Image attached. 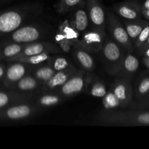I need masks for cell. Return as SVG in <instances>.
I'll return each mask as SVG.
<instances>
[{"mask_svg": "<svg viewBox=\"0 0 149 149\" xmlns=\"http://www.w3.org/2000/svg\"><path fill=\"white\" fill-rule=\"evenodd\" d=\"M99 1H100V0H99Z\"/></svg>", "mask_w": 149, "mask_h": 149, "instance_id": "ab89813d", "label": "cell"}, {"mask_svg": "<svg viewBox=\"0 0 149 149\" xmlns=\"http://www.w3.org/2000/svg\"><path fill=\"white\" fill-rule=\"evenodd\" d=\"M77 70L73 67L63 71H57L49 81L41 85L39 91L41 93H55L71 76L77 72Z\"/></svg>", "mask_w": 149, "mask_h": 149, "instance_id": "9a60e30c", "label": "cell"}, {"mask_svg": "<svg viewBox=\"0 0 149 149\" xmlns=\"http://www.w3.org/2000/svg\"><path fill=\"white\" fill-rule=\"evenodd\" d=\"M80 33L73 27L69 20H65L58 27L55 36V40L61 50L69 52L75 46L80 38Z\"/></svg>", "mask_w": 149, "mask_h": 149, "instance_id": "ba28073f", "label": "cell"}, {"mask_svg": "<svg viewBox=\"0 0 149 149\" xmlns=\"http://www.w3.org/2000/svg\"><path fill=\"white\" fill-rule=\"evenodd\" d=\"M106 30L91 28L80 35L75 46L79 47L90 53H98L104 43Z\"/></svg>", "mask_w": 149, "mask_h": 149, "instance_id": "52a82bcc", "label": "cell"}, {"mask_svg": "<svg viewBox=\"0 0 149 149\" xmlns=\"http://www.w3.org/2000/svg\"><path fill=\"white\" fill-rule=\"evenodd\" d=\"M27 44L9 42L8 44L0 45V60H5L15 57L23 51Z\"/></svg>", "mask_w": 149, "mask_h": 149, "instance_id": "cb8c5ba5", "label": "cell"}, {"mask_svg": "<svg viewBox=\"0 0 149 149\" xmlns=\"http://www.w3.org/2000/svg\"><path fill=\"white\" fill-rule=\"evenodd\" d=\"M142 15L144 18H146V20H149V9L142 10Z\"/></svg>", "mask_w": 149, "mask_h": 149, "instance_id": "d590c367", "label": "cell"}, {"mask_svg": "<svg viewBox=\"0 0 149 149\" xmlns=\"http://www.w3.org/2000/svg\"><path fill=\"white\" fill-rule=\"evenodd\" d=\"M142 62L143 63L146 65V67L148 69H149V57L143 56Z\"/></svg>", "mask_w": 149, "mask_h": 149, "instance_id": "e575fe53", "label": "cell"}, {"mask_svg": "<svg viewBox=\"0 0 149 149\" xmlns=\"http://www.w3.org/2000/svg\"><path fill=\"white\" fill-rule=\"evenodd\" d=\"M142 56H146V57H149V48L147 49L146 50L144 51V52L143 53Z\"/></svg>", "mask_w": 149, "mask_h": 149, "instance_id": "f35d334b", "label": "cell"}, {"mask_svg": "<svg viewBox=\"0 0 149 149\" xmlns=\"http://www.w3.org/2000/svg\"><path fill=\"white\" fill-rule=\"evenodd\" d=\"M148 48H149V36H148V39H147V40L146 41L145 43H144L143 45L142 46L139 48V49H136V50L138 51V54L142 56V55H143V53L144 52V51L146 50V49H148Z\"/></svg>", "mask_w": 149, "mask_h": 149, "instance_id": "1f68e13d", "label": "cell"}, {"mask_svg": "<svg viewBox=\"0 0 149 149\" xmlns=\"http://www.w3.org/2000/svg\"><path fill=\"white\" fill-rule=\"evenodd\" d=\"M64 99L58 93H44L36 97L34 103L40 109H45L59 105L63 101Z\"/></svg>", "mask_w": 149, "mask_h": 149, "instance_id": "7402d4cb", "label": "cell"}, {"mask_svg": "<svg viewBox=\"0 0 149 149\" xmlns=\"http://www.w3.org/2000/svg\"><path fill=\"white\" fill-rule=\"evenodd\" d=\"M89 85L90 86V90H89L90 94L93 97L103 98L107 93V90H106L104 83L99 80L98 79L91 80Z\"/></svg>", "mask_w": 149, "mask_h": 149, "instance_id": "f1b7e54d", "label": "cell"}, {"mask_svg": "<svg viewBox=\"0 0 149 149\" xmlns=\"http://www.w3.org/2000/svg\"><path fill=\"white\" fill-rule=\"evenodd\" d=\"M149 106V92L147 95V96L146 97L145 100H143V102L142 103V104L141 105L140 108H146V107H148Z\"/></svg>", "mask_w": 149, "mask_h": 149, "instance_id": "d6a6232c", "label": "cell"}, {"mask_svg": "<svg viewBox=\"0 0 149 149\" xmlns=\"http://www.w3.org/2000/svg\"><path fill=\"white\" fill-rule=\"evenodd\" d=\"M106 27L109 31L111 38L116 44L122 47L127 52L133 53L135 48L128 36L123 23L111 10H109L106 13Z\"/></svg>", "mask_w": 149, "mask_h": 149, "instance_id": "277c9868", "label": "cell"}, {"mask_svg": "<svg viewBox=\"0 0 149 149\" xmlns=\"http://www.w3.org/2000/svg\"><path fill=\"white\" fill-rule=\"evenodd\" d=\"M40 109L39 106L31 102L18 103L0 110V120H23L36 115L40 111Z\"/></svg>", "mask_w": 149, "mask_h": 149, "instance_id": "5b68a950", "label": "cell"}, {"mask_svg": "<svg viewBox=\"0 0 149 149\" xmlns=\"http://www.w3.org/2000/svg\"><path fill=\"white\" fill-rule=\"evenodd\" d=\"M85 2L86 0H58L55 7L59 13H65L82 6Z\"/></svg>", "mask_w": 149, "mask_h": 149, "instance_id": "4316f807", "label": "cell"}, {"mask_svg": "<svg viewBox=\"0 0 149 149\" xmlns=\"http://www.w3.org/2000/svg\"><path fill=\"white\" fill-rule=\"evenodd\" d=\"M41 85L42 84L33 75L27 74L19 80L11 90L20 93H32L35 90H39Z\"/></svg>", "mask_w": 149, "mask_h": 149, "instance_id": "44dd1931", "label": "cell"}, {"mask_svg": "<svg viewBox=\"0 0 149 149\" xmlns=\"http://www.w3.org/2000/svg\"><path fill=\"white\" fill-rule=\"evenodd\" d=\"M43 35V32L35 26H26L19 27L11 32L8 37L9 42L21 44H29L39 40Z\"/></svg>", "mask_w": 149, "mask_h": 149, "instance_id": "7c38bea8", "label": "cell"}, {"mask_svg": "<svg viewBox=\"0 0 149 149\" xmlns=\"http://www.w3.org/2000/svg\"><path fill=\"white\" fill-rule=\"evenodd\" d=\"M140 68V61L132 52H126L118 77L132 79Z\"/></svg>", "mask_w": 149, "mask_h": 149, "instance_id": "ac0fdd59", "label": "cell"}, {"mask_svg": "<svg viewBox=\"0 0 149 149\" xmlns=\"http://www.w3.org/2000/svg\"><path fill=\"white\" fill-rule=\"evenodd\" d=\"M61 52H62V50L57 44L47 42H34L27 44L23 51L19 53L17 56L7 59L6 61L8 62L10 60L14 59V58H23V57L30 56V55H36L42 53H47L51 55V54L60 53Z\"/></svg>", "mask_w": 149, "mask_h": 149, "instance_id": "5bb4252c", "label": "cell"}, {"mask_svg": "<svg viewBox=\"0 0 149 149\" xmlns=\"http://www.w3.org/2000/svg\"><path fill=\"white\" fill-rule=\"evenodd\" d=\"M113 11L124 20H137L143 17L142 4L138 0H126L117 3L113 6Z\"/></svg>", "mask_w": 149, "mask_h": 149, "instance_id": "4fadbf2b", "label": "cell"}, {"mask_svg": "<svg viewBox=\"0 0 149 149\" xmlns=\"http://www.w3.org/2000/svg\"><path fill=\"white\" fill-rule=\"evenodd\" d=\"M11 1H13V0H0V5H1V4H7V3H9Z\"/></svg>", "mask_w": 149, "mask_h": 149, "instance_id": "74e56055", "label": "cell"}, {"mask_svg": "<svg viewBox=\"0 0 149 149\" xmlns=\"http://www.w3.org/2000/svg\"><path fill=\"white\" fill-rule=\"evenodd\" d=\"M149 9V0H145L142 3V10H148Z\"/></svg>", "mask_w": 149, "mask_h": 149, "instance_id": "8d00e7d4", "label": "cell"}, {"mask_svg": "<svg viewBox=\"0 0 149 149\" xmlns=\"http://www.w3.org/2000/svg\"><path fill=\"white\" fill-rule=\"evenodd\" d=\"M6 68L4 64H0V80L2 79L5 74Z\"/></svg>", "mask_w": 149, "mask_h": 149, "instance_id": "836d02e7", "label": "cell"}, {"mask_svg": "<svg viewBox=\"0 0 149 149\" xmlns=\"http://www.w3.org/2000/svg\"><path fill=\"white\" fill-rule=\"evenodd\" d=\"M133 90V98L135 99V103L140 108L141 105L145 100L149 92V69L144 71L137 78L135 82Z\"/></svg>", "mask_w": 149, "mask_h": 149, "instance_id": "e0dca14e", "label": "cell"}, {"mask_svg": "<svg viewBox=\"0 0 149 149\" xmlns=\"http://www.w3.org/2000/svg\"><path fill=\"white\" fill-rule=\"evenodd\" d=\"M71 26L81 34L85 31L89 26V17L87 10L79 7L74 11L69 20Z\"/></svg>", "mask_w": 149, "mask_h": 149, "instance_id": "ffe728a7", "label": "cell"}, {"mask_svg": "<svg viewBox=\"0 0 149 149\" xmlns=\"http://www.w3.org/2000/svg\"><path fill=\"white\" fill-rule=\"evenodd\" d=\"M55 72L56 71L47 63L45 65H41V66L36 68L33 71L32 75L42 84L49 81L53 77Z\"/></svg>", "mask_w": 149, "mask_h": 149, "instance_id": "d4e9b609", "label": "cell"}, {"mask_svg": "<svg viewBox=\"0 0 149 149\" xmlns=\"http://www.w3.org/2000/svg\"><path fill=\"white\" fill-rule=\"evenodd\" d=\"M87 13L91 27L106 30V14L99 0H86Z\"/></svg>", "mask_w": 149, "mask_h": 149, "instance_id": "8fae6325", "label": "cell"}, {"mask_svg": "<svg viewBox=\"0 0 149 149\" xmlns=\"http://www.w3.org/2000/svg\"><path fill=\"white\" fill-rule=\"evenodd\" d=\"M33 97V93H20L13 90L0 91V110L18 103L31 102Z\"/></svg>", "mask_w": 149, "mask_h": 149, "instance_id": "2e32d148", "label": "cell"}, {"mask_svg": "<svg viewBox=\"0 0 149 149\" xmlns=\"http://www.w3.org/2000/svg\"><path fill=\"white\" fill-rule=\"evenodd\" d=\"M99 124L107 126H149V110H102L97 116Z\"/></svg>", "mask_w": 149, "mask_h": 149, "instance_id": "6da1fadb", "label": "cell"}, {"mask_svg": "<svg viewBox=\"0 0 149 149\" xmlns=\"http://www.w3.org/2000/svg\"><path fill=\"white\" fill-rule=\"evenodd\" d=\"M103 106L105 110H113L120 109V103L114 93L109 90L103 97Z\"/></svg>", "mask_w": 149, "mask_h": 149, "instance_id": "f546056e", "label": "cell"}, {"mask_svg": "<svg viewBox=\"0 0 149 149\" xmlns=\"http://www.w3.org/2000/svg\"><path fill=\"white\" fill-rule=\"evenodd\" d=\"M50 54L47 53H42L39 55H30V56L23 57V58H14V59L10 60L8 62H12V61H17V62L24 63L29 64L31 65H36L43 64L45 63H47L48 61L51 58Z\"/></svg>", "mask_w": 149, "mask_h": 149, "instance_id": "484cf974", "label": "cell"}, {"mask_svg": "<svg viewBox=\"0 0 149 149\" xmlns=\"http://www.w3.org/2000/svg\"><path fill=\"white\" fill-rule=\"evenodd\" d=\"M149 36V23L146 26H145L143 29L142 30V31L141 32L139 35H138V38L136 39L135 42H134V47L135 48V50L138 49H139L146 42V41L147 40V39Z\"/></svg>", "mask_w": 149, "mask_h": 149, "instance_id": "4dcf8cb0", "label": "cell"}, {"mask_svg": "<svg viewBox=\"0 0 149 149\" xmlns=\"http://www.w3.org/2000/svg\"><path fill=\"white\" fill-rule=\"evenodd\" d=\"M111 90L120 103V109H126L133 102V90L130 79L118 77L111 84Z\"/></svg>", "mask_w": 149, "mask_h": 149, "instance_id": "9c48e42d", "label": "cell"}, {"mask_svg": "<svg viewBox=\"0 0 149 149\" xmlns=\"http://www.w3.org/2000/svg\"><path fill=\"white\" fill-rule=\"evenodd\" d=\"M6 68L5 74L3 77V84L6 88L11 90L13 86L21 79L23 77L29 74L31 70V65L24 63L12 61Z\"/></svg>", "mask_w": 149, "mask_h": 149, "instance_id": "30bf717a", "label": "cell"}, {"mask_svg": "<svg viewBox=\"0 0 149 149\" xmlns=\"http://www.w3.org/2000/svg\"><path fill=\"white\" fill-rule=\"evenodd\" d=\"M71 51L74 59L82 68V70L87 72H91L95 69V62L90 52L77 46L73 47Z\"/></svg>", "mask_w": 149, "mask_h": 149, "instance_id": "d6986e66", "label": "cell"}, {"mask_svg": "<svg viewBox=\"0 0 149 149\" xmlns=\"http://www.w3.org/2000/svg\"><path fill=\"white\" fill-rule=\"evenodd\" d=\"M47 63L55 70V71H63V70L68 69V68H73L74 65L70 63L69 61L64 57H51L50 59L48 61Z\"/></svg>", "mask_w": 149, "mask_h": 149, "instance_id": "83f0119b", "label": "cell"}, {"mask_svg": "<svg viewBox=\"0 0 149 149\" xmlns=\"http://www.w3.org/2000/svg\"><path fill=\"white\" fill-rule=\"evenodd\" d=\"M130 39L134 44L138 35L141 33L143 29L149 23L147 20L137 19V20H123L122 21Z\"/></svg>", "mask_w": 149, "mask_h": 149, "instance_id": "603a6c76", "label": "cell"}, {"mask_svg": "<svg viewBox=\"0 0 149 149\" xmlns=\"http://www.w3.org/2000/svg\"><path fill=\"white\" fill-rule=\"evenodd\" d=\"M92 79L90 76L86 74V71L84 70L77 71L55 93H58L64 98L73 97L85 90Z\"/></svg>", "mask_w": 149, "mask_h": 149, "instance_id": "8992f818", "label": "cell"}, {"mask_svg": "<svg viewBox=\"0 0 149 149\" xmlns=\"http://www.w3.org/2000/svg\"><path fill=\"white\" fill-rule=\"evenodd\" d=\"M33 10L34 7L28 5L0 12V36L11 33L20 27Z\"/></svg>", "mask_w": 149, "mask_h": 149, "instance_id": "3957f363", "label": "cell"}, {"mask_svg": "<svg viewBox=\"0 0 149 149\" xmlns=\"http://www.w3.org/2000/svg\"><path fill=\"white\" fill-rule=\"evenodd\" d=\"M126 52L106 35L103 47L98 53L103 68L108 74L118 77Z\"/></svg>", "mask_w": 149, "mask_h": 149, "instance_id": "7a4b0ae2", "label": "cell"}]
</instances>
